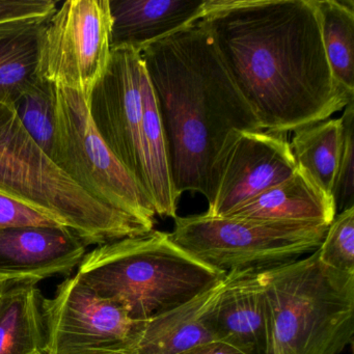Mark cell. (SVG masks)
<instances>
[{
	"instance_id": "cell-7",
	"label": "cell",
	"mask_w": 354,
	"mask_h": 354,
	"mask_svg": "<svg viewBox=\"0 0 354 354\" xmlns=\"http://www.w3.org/2000/svg\"><path fill=\"white\" fill-rule=\"evenodd\" d=\"M142 70L140 51L113 49L106 72L88 99V111L97 131L150 198L157 216L175 218L181 196L161 181L147 145Z\"/></svg>"
},
{
	"instance_id": "cell-5",
	"label": "cell",
	"mask_w": 354,
	"mask_h": 354,
	"mask_svg": "<svg viewBox=\"0 0 354 354\" xmlns=\"http://www.w3.org/2000/svg\"><path fill=\"white\" fill-rule=\"evenodd\" d=\"M0 194L72 230L88 245L149 233L136 217L74 183L36 144L13 107L0 103Z\"/></svg>"
},
{
	"instance_id": "cell-22",
	"label": "cell",
	"mask_w": 354,
	"mask_h": 354,
	"mask_svg": "<svg viewBox=\"0 0 354 354\" xmlns=\"http://www.w3.org/2000/svg\"><path fill=\"white\" fill-rule=\"evenodd\" d=\"M317 252L329 268L354 274V207L335 215Z\"/></svg>"
},
{
	"instance_id": "cell-23",
	"label": "cell",
	"mask_w": 354,
	"mask_h": 354,
	"mask_svg": "<svg viewBox=\"0 0 354 354\" xmlns=\"http://www.w3.org/2000/svg\"><path fill=\"white\" fill-rule=\"evenodd\" d=\"M341 119L343 122V145L333 189L337 214L354 207L353 102L345 107Z\"/></svg>"
},
{
	"instance_id": "cell-19",
	"label": "cell",
	"mask_w": 354,
	"mask_h": 354,
	"mask_svg": "<svg viewBox=\"0 0 354 354\" xmlns=\"http://www.w3.org/2000/svg\"><path fill=\"white\" fill-rule=\"evenodd\" d=\"M293 132L289 144L298 169L306 171L321 189L333 196L343 145L341 118H329Z\"/></svg>"
},
{
	"instance_id": "cell-18",
	"label": "cell",
	"mask_w": 354,
	"mask_h": 354,
	"mask_svg": "<svg viewBox=\"0 0 354 354\" xmlns=\"http://www.w3.org/2000/svg\"><path fill=\"white\" fill-rule=\"evenodd\" d=\"M49 18L0 24V103L13 107L37 80L41 36Z\"/></svg>"
},
{
	"instance_id": "cell-14",
	"label": "cell",
	"mask_w": 354,
	"mask_h": 354,
	"mask_svg": "<svg viewBox=\"0 0 354 354\" xmlns=\"http://www.w3.org/2000/svg\"><path fill=\"white\" fill-rule=\"evenodd\" d=\"M207 0H109L111 50L142 51L206 15Z\"/></svg>"
},
{
	"instance_id": "cell-6",
	"label": "cell",
	"mask_w": 354,
	"mask_h": 354,
	"mask_svg": "<svg viewBox=\"0 0 354 354\" xmlns=\"http://www.w3.org/2000/svg\"><path fill=\"white\" fill-rule=\"evenodd\" d=\"M169 233L186 254L210 268L229 273L263 270L312 254L328 227L260 223L203 214L175 217Z\"/></svg>"
},
{
	"instance_id": "cell-3",
	"label": "cell",
	"mask_w": 354,
	"mask_h": 354,
	"mask_svg": "<svg viewBox=\"0 0 354 354\" xmlns=\"http://www.w3.org/2000/svg\"><path fill=\"white\" fill-rule=\"evenodd\" d=\"M76 274L132 320L147 321L200 295L227 273L186 254L169 233L152 230L96 245L84 254Z\"/></svg>"
},
{
	"instance_id": "cell-20",
	"label": "cell",
	"mask_w": 354,
	"mask_h": 354,
	"mask_svg": "<svg viewBox=\"0 0 354 354\" xmlns=\"http://www.w3.org/2000/svg\"><path fill=\"white\" fill-rule=\"evenodd\" d=\"M321 37L335 82L354 94V3L316 0Z\"/></svg>"
},
{
	"instance_id": "cell-13",
	"label": "cell",
	"mask_w": 354,
	"mask_h": 354,
	"mask_svg": "<svg viewBox=\"0 0 354 354\" xmlns=\"http://www.w3.org/2000/svg\"><path fill=\"white\" fill-rule=\"evenodd\" d=\"M259 271L227 273L211 313L216 339L245 354H269L266 304Z\"/></svg>"
},
{
	"instance_id": "cell-4",
	"label": "cell",
	"mask_w": 354,
	"mask_h": 354,
	"mask_svg": "<svg viewBox=\"0 0 354 354\" xmlns=\"http://www.w3.org/2000/svg\"><path fill=\"white\" fill-rule=\"evenodd\" d=\"M259 272L269 354H341L352 344L354 274L329 268L317 250Z\"/></svg>"
},
{
	"instance_id": "cell-10",
	"label": "cell",
	"mask_w": 354,
	"mask_h": 354,
	"mask_svg": "<svg viewBox=\"0 0 354 354\" xmlns=\"http://www.w3.org/2000/svg\"><path fill=\"white\" fill-rule=\"evenodd\" d=\"M46 354H134L144 321L99 297L77 274L42 300Z\"/></svg>"
},
{
	"instance_id": "cell-1",
	"label": "cell",
	"mask_w": 354,
	"mask_h": 354,
	"mask_svg": "<svg viewBox=\"0 0 354 354\" xmlns=\"http://www.w3.org/2000/svg\"><path fill=\"white\" fill-rule=\"evenodd\" d=\"M202 21L265 131L287 134L353 102L327 62L316 0H207Z\"/></svg>"
},
{
	"instance_id": "cell-25",
	"label": "cell",
	"mask_w": 354,
	"mask_h": 354,
	"mask_svg": "<svg viewBox=\"0 0 354 354\" xmlns=\"http://www.w3.org/2000/svg\"><path fill=\"white\" fill-rule=\"evenodd\" d=\"M57 6L55 0H0V24L49 17L57 11Z\"/></svg>"
},
{
	"instance_id": "cell-15",
	"label": "cell",
	"mask_w": 354,
	"mask_h": 354,
	"mask_svg": "<svg viewBox=\"0 0 354 354\" xmlns=\"http://www.w3.org/2000/svg\"><path fill=\"white\" fill-rule=\"evenodd\" d=\"M335 215L333 196L297 167L291 177L239 205L225 216L260 223L329 227Z\"/></svg>"
},
{
	"instance_id": "cell-9",
	"label": "cell",
	"mask_w": 354,
	"mask_h": 354,
	"mask_svg": "<svg viewBox=\"0 0 354 354\" xmlns=\"http://www.w3.org/2000/svg\"><path fill=\"white\" fill-rule=\"evenodd\" d=\"M109 0H68L50 16L39 47L37 76L88 101L111 57Z\"/></svg>"
},
{
	"instance_id": "cell-21",
	"label": "cell",
	"mask_w": 354,
	"mask_h": 354,
	"mask_svg": "<svg viewBox=\"0 0 354 354\" xmlns=\"http://www.w3.org/2000/svg\"><path fill=\"white\" fill-rule=\"evenodd\" d=\"M55 88L37 76L13 105L26 131L51 160L55 144Z\"/></svg>"
},
{
	"instance_id": "cell-8",
	"label": "cell",
	"mask_w": 354,
	"mask_h": 354,
	"mask_svg": "<svg viewBox=\"0 0 354 354\" xmlns=\"http://www.w3.org/2000/svg\"><path fill=\"white\" fill-rule=\"evenodd\" d=\"M55 93L53 162L95 200L154 229L152 202L97 131L88 101L68 88L57 86Z\"/></svg>"
},
{
	"instance_id": "cell-26",
	"label": "cell",
	"mask_w": 354,
	"mask_h": 354,
	"mask_svg": "<svg viewBox=\"0 0 354 354\" xmlns=\"http://www.w3.org/2000/svg\"><path fill=\"white\" fill-rule=\"evenodd\" d=\"M182 354H245L237 348L225 342L214 339L208 343L201 344Z\"/></svg>"
},
{
	"instance_id": "cell-12",
	"label": "cell",
	"mask_w": 354,
	"mask_h": 354,
	"mask_svg": "<svg viewBox=\"0 0 354 354\" xmlns=\"http://www.w3.org/2000/svg\"><path fill=\"white\" fill-rule=\"evenodd\" d=\"M88 244L65 227H20L0 231V281L40 283L80 266Z\"/></svg>"
},
{
	"instance_id": "cell-17",
	"label": "cell",
	"mask_w": 354,
	"mask_h": 354,
	"mask_svg": "<svg viewBox=\"0 0 354 354\" xmlns=\"http://www.w3.org/2000/svg\"><path fill=\"white\" fill-rule=\"evenodd\" d=\"M42 300L36 281H0V354H46Z\"/></svg>"
},
{
	"instance_id": "cell-16",
	"label": "cell",
	"mask_w": 354,
	"mask_h": 354,
	"mask_svg": "<svg viewBox=\"0 0 354 354\" xmlns=\"http://www.w3.org/2000/svg\"><path fill=\"white\" fill-rule=\"evenodd\" d=\"M225 277L185 304L144 321L134 354H182L216 339L211 313L225 286Z\"/></svg>"
},
{
	"instance_id": "cell-11",
	"label": "cell",
	"mask_w": 354,
	"mask_h": 354,
	"mask_svg": "<svg viewBox=\"0 0 354 354\" xmlns=\"http://www.w3.org/2000/svg\"><path fill=\"white\" fill-rule=\"evenodd\" d=\"M296 169L286 134L232 130L211 167L206 214L225 216Z\"/></svg>"
},
{
	"instance_id": "cell-24",
	"label": "cell",
	"mask_w": 354,
	"mask_h": 354,
	"mask_svg": "<svg viewBox=\"0 0 354 354\" xmlns=\"http://www.w3.org/2000/svg\"><path fill=\"white\" fill-rule=\"evenodd\" d=\"M20 227H64L46 215L0 194V231Z\"/></svg>"
},
{
	"instance_id": "cell-2",
	"label": "cell",
	"mask_w": 354,
	"mask_h": 354,
	"mask_svg": "<svg viewBox=\"0 0 354 354\" xmlns=\"http://www.w3.org/2000/svg\"><path fill=\"white\" fill-rule=\"evenodd\" d=\"M178 194H208L211 167L232 130L262 129L214 37L200 20L140 51Z\"/></svg>"
}]
</instances>
